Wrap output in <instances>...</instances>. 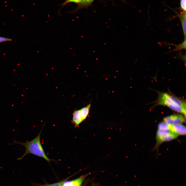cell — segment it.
Instances as JSON below:
<instances>
[{
  "label": "cell",
  "mask_w": 186,
  "mask_h": 186,
  "mask_svg": "<svg viewBox=\"0 0 186 186\" xmlns=\"http://www.w3.org/2000/svg\"><path fill=\"white\" fill-rule=\"evenodd\" d=\"M42 129V128L37 135L30 141L22 142L14 140L13 143L9 144H19L25 148V152L20 157L18 158L17 160H21L27 154H30L44 159L49 163L51 161H54V160L49 158L47 155L41 142L40 137Z\"/></svg>",
  "instance_id": "6da1fadb"
},
{
  "label": "cell",
  "mask_w": 186,
  "mask_h": 186,
  "mask_svg": "<svg viewBox=\"0 0 186 186\" xmlns=\"http://www.w3.org/2000/svg\"><path fill=\"white\" fill-rule=\"evenodd\" d=\"M186 38H184V40L183 42L178 45H174L175 46V49L174 50L177 51L181 50L182 49H186Z\"/></svg>",
  "instance_id": "8fae6325"
},
{
  "label": "cell",
  "mask_w": 186,
  "mask_h": 186,
  "mask_svg": "<svg viewBox=\"0 0 186 186\" xmlns=\"http://www.w3.org/2000/svg\"><path fill=\"white\" fill-rule=\"evenodd\" d=\"M65 179L58 182L52 184L46 183L44 184L37 183H33V185L37 186H62V183Z\"/></svg>",
  "instance_id": "30bf717a"
},
{
  "label": "cell",
  "mask_w": 186,
  "mask_h": 186,
  "mask_svg": "<svg viewBox=\"0 0 186 186\" xmlns=\"http://www.w3.org/2000/svg\"><path fill=\"white\" fill-rule=\"evenodd\" d=\"M180 9L182 11L186 12V0H180Z\"/></svg>",
  "instance_id": "4fadbf2b"
},
{
  "label": "cell",
  "mask_w": 186,
  "mask_h": 186,
  "mask_svg": "<svg viewBox=\"0 0 186 186\" xmlns=\"http://www.w3.org/2000/svg\"><path fill=\"white\" fill-rule=\"evenodd\" d=\"M88 175H83L74 180H68L72 176L65 179L63 182L62 186H82V184L85 178Z\"/></svg>",
  "instance_id": "8992f818"
},
{
  "label": "cell",
  "mask_w": 186,
  "mask_h": 186,
  "mask_svg": "<svg viewBox=\"0 0 186 186\" xmlns=\"http://www.w3.org/2000/svg\"><path fill=\"white\" fill-rule=\"evenodd\" d=\"M91 104L78 110H75L72 114L71 122L74 125V128L78 127L87 118L89 113Z\"/></svg>",
  "instance_id": "277c9868"
},
{
  "label": "cell",
  "mask_w": 186,
  "mask_h": 186,
  "mask_svg": "<svg viewBox=\"0 0 186 186\" xmlns=\"http://www.w3.org/2000/svg\"><path fill=\"white\" fill-rule=\"evenodd\" d=\"M92 186H98L97 185V184H95V183H92Z\"/></svg>",
  "instance_id": "9a60e30c"
},
{
  "label": "cell",
  "mask_w": 186,
  "mask_h": 186,
  "mask_svg": "<svg viewBox=\"0 0 186 186\" xmlns=\"http://www.w3.org/2000/svg\"><path fill=\"white\" fill-rule=\"evenodd\" d=\"M179 136L172 131L170 125L163 121L160 122L158 126L155 149H158L162 143L172 141Z\"/></svg>",
  "instance_id": "3957f363"
},
{
  "label": "cell",
  "mask_w": 186,
  "mask_h": 186,
  "mask_svg": "<svg viewBox=\"0 0 186 186\" xmlns=\"http://www.w3.org/2000/svg\"><path fill=\"white\" fill-rule=\"evenodd\" d=\"M156 105H162L182 114L186 117L185 101L172 94L162 92L159 94Z\"/></svg>",
  "instance_id": "7a4b0ae2"
},
{
  "label": "cell",
  "mask_w": 186,
  "mask_h": 186,
  "mask_svg": "<svg viewBox=\"0 0 186 186\" xmlns=\"http://www.w3.org/2000/svg\"><path fill=\"white\" fill-rule=\"evenodd\" d=\"M12 40V39L3 37H0V42L6 41H10Z\"/></svg>",
  "instance_id": "5bb4252c"
},
{
  "label": "cell",
  "mask_w": 186,
  "mask_h": 186,
  "mask_svg": "<svg viewBox=\"0 0 186 186\" xmlns=\"http://www.w3.org/2000/svg\"><path fill=\"white\" fill-rule=\"evenodd\" d=\"M82 0H65V1L62 4L61 9L63 7L68 3H74L77 4L80 3Z\"/></svg>",
  "instance_id": "7c38bea8"
},
{
  "label": "cell",
  "mask_w": 186,
  "mask_h": 186,
  "mask_svg": "<svg viewBox=\"0 0 186 186\" xmlns=\"http://www.w3.org/2000/svg\"><path fill=\"white\" fill-rule=\"evenodd\" d=\"M94 0H82L81 2L77 4L76 8L73 12L79 10L84 8H87L90 5Z\"/></svg>",
  "instance_id": "9c48e42d"
},
{
  "label": "cell",
  "mask_w": 186,
  "mask_h": 186,
  "mask_svg": "<svg viewBox=\"0 0 186 186\" xmlns=\"http://www.w3.org/2000/svg\"><path fill=\"white\" fill-rule=\"evenodd\" d=\"M179 18L182 26V29L184 36V38H186V12L182 11L181 13L176 12Z\"/></svg>",
  "instance_id": "ba28073f"
},
{
  "label": "cell",
  "mask_w": 186,
  "mask_h": 186,
  "mask_svg": "<svg viewBox=\"0 0 186 186\" xmlns=\"http://www.w3.org/2000/svg\"><path fill=\"white\" fill-rule=\"evenodd\" d=\"M170 126L172 131L179 136L185 135L186 127L182 124L170 125Z\"/></svg>",
  "instance_id": "52a82bcc"
},
{
  "label": "cell",
  "mask_w": 186,
  "mask_h": 186,
  "mask_svg": "<svg viewBox=\"0 0 186 186\" xmlns=\"http://www.w3.org/2000/svg\"><path fill=\"white\" fill-rule=\"evenodd\" d=\"M185 118L181 114H173L164 118L163 121L167 124L172 125L182 124L185 122Z\"/></svg>",
  "instance_id": "5b68a950"
}]
</instances>
